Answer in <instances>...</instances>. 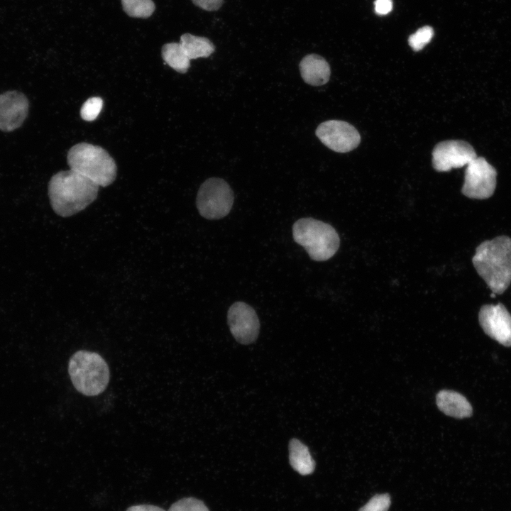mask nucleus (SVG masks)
Instances as JSON below:
<instances>
[{"mask_svg": "<svg viewBox=\"0 0 511 511\" xmlns=\"http://www.w3.org/2000/svg\"><path fill=\"white\" fill-rule=\"evenodd\" d=\"M98 191L97 184L70 169L55 173L48 183L51 207L62 217L84 209L96 199Z\"/></svg>", "mask_w": 511, "mask_h": 511, "instance_id": "1", "label": "nucleus"}, {"mask_svg": "<svg viewBox=\"0 0 511 511\" xmlns=\"http://www.w3.org/2000/svg\"><path fill=\"white\" fill-rule=\"evenodd\" d=\"M472 263L491 291L502 294L511 282V238L500 236L482 242Z\"/></svg>", "mask_w": 511, "mask_h": 511, "instance_id": "2", "label": "nucleus"}, {"mask_svg": "<svg viewBox=\"0 0 511 511\" xmlns=\"http://www.w3.org/2000/svg\"><path fill=\"white\" fill-rule=\"evenodd\" d=\"M70 169L88 178L99 187L111 185L116 177L117 166L103 148L87 143L75 144L67 156Z\"/></svg>", "mask_w": 511, "mask_h": 511, "instance_id": "3", "label": "nucleus"}, {"mask_svg": "<svg viewBox=\"0 0 511 511\" xmlns=\"http://www.w3.org/2000/svg\"><path fill=\"white\" fill-rule=\"evenodd\" d=\"M68 372L75 389L87 396L101 393L109 381V369L98 353L78 351L70 358Z\"/></svg>", "mask_w": 511, "mask_h": 511, "instance_id": "4", "label": "nucleus"}, {"mask_svg": "<svg viewBox=\"0 0 511 511\" xmlns=\"http://www.w3.org/2000/svg\"><path fill=\"white\" fill-rule=\"evenodd\" d=\"M295 241L316 261L331 258L340 244L339 236L329 224L312 218H302L292 226Z\"/></svg>", "mask_w": 511, "mask_h": 511, "instance_id": "5", "label": "nucleus"}, {"mask_svg": "<svg viewBox=\"0 0 511 511\" xmlns=\"http://www.w3.org/2000/svg\"><path fill=\"white\" fill-rule=\"evenodd\" d=\"M233 203V192L223 179L211 177L200 186L196 199L199 214L209 220L219 219L231 211Z\"/></svg>", "mask_w": 511, "mask_h": 511, "instance_id": "6", "label": "nucleus"}, {"mask_svg": "<svg viewBox=\"0 0 511 511\" xmlns=\"http://www.w3.org/2000/svg\"><path fill=\"white\" fill-rule=\"evenodd\" d=\"M496 177L495 169L484 158L477 156L466 165L461 192L472 199H488L495 189Z\"/></svg>", "mask_w": 511, "mask_h": 511, "instance_id": "7", "label": "nucleus"}, {"mask_svg": "<svg viewBox=\"0 0 511 511\" xmlns=\"http://www.w3.org/2000/svg\"><path fill=\"white\" fill-rule=\"evenodd\" d=\"M316 136L329 149L338 153H346L356 148L361 136L354 126L339 120H329L320 123Z\"/></svg>", "mask_w": 511, "mask_h": 511, "instance_id": "8", "label": "nucleus"}, {"mask_svg": "<svg viewBox=\"0 0 511 511\" xmlns=\"http://www.w3.org/2000/svg\"><path fill=\"white\" fill-rule=\"evenodd\" d=\"M477 157L473 148L461 140H449L439 143L432 151V165L439 172L450 171L467 165Z\"/></svg>", "mask_w": 511, "mask_h": 511, "instance_id": "9", "label": "nucleus"}, {"mask_svg": "<svg viewBox=\"0 0 511 511\" xmlns=\"http://www.w3.org/2000/svg\"><path fill=\"white\" fill-rule=\"evenodd\" d=\"M227 320L231 333L238 343L249 344L258 338L259 319L256 311L248 304L234 302L229 309Z\"/></svg>", "mask_w": 511, "mask_h": 511, "instance_id": "10", "label": "nucleus"}, {"mask_svg": "<svg viewBox=\"0 0 511 511\" xmlns=\"http://www.w3.org/2000/svg\"><path fill=\"white\" fill-rule=\"evenodd\" d=\"M478 320L488 336L505 346H511V315L502 303L482 306Z\"/></svg>", "mask_w": 511, "mask_h": 511, "instance_id": "11", "label": "nucleus"}, {"mask_svg": "<svg viewBox=\"0 0 511 511\" xmlns=\"http://www.w3.org/2000/svg\"><path fill=\"white\" fill-rule=\"evenodd\" d=\"M29 101L18 91H7L0 94V130L5 132L18 128L28 114Z\"/></svg>", "mask_w": 511, "mask_h": 511, "instance_id": "12", "label": "nucleus"}, {"mask_svg": "<svg viewBox=\"0 0 511 511\" xmlns=\"http://www.w3.org/2000/svg\"><path fill=\"white\" fill-rule=\"evenodd\" d=\"M300 70L303 80L312 86H320L328 82L330 67L326 60L317 54H309L300 62Z\"/></svg>", "mask_w": 511, "mask_h": 511, "instance_id": "13", "label": "nucleus"}, {"mask_svg": "<svg viewBox=\"0 0 511 511\" xmlns=\"http://www.w3.org/2000/svg\"><path fill=\"white\" fill-rule=\"evenodd\" d=\"M438 408L445 414L463 419L472 414V407L468 400L461 393L453 390L439 391L436 397Z\"/></svg>", "mask_w": 511, "mask_h": 511, "instance_id": "14", "label": "nucleus"}, {"mask_svg": "<svg viewBox=\"0 0 511 511\" xmlns=\"http://www.w3.org/2000/svg\"><path fill=\"white\" fill-rule=\"evenodd\" d=\"M289 461L292 468L302 476L312 473L315 468L308 447L297 439H292L289 443Z\"/></svg>", "mask_w": 511, "mask_h": 511, "instance_id": "15", "label": "nucleus"}, {"mask_svg": "<svg viewBox=\"0 0 511 511\" xmlns=\"http://www.w3.org/2000/svg\"><path fill=\"white\" fill-rule=\"evenodd\" d=\"M180 44L189 60L208 57L215 50L214 45L209 38L190 33L182 35Z\"/></svg>", "mask_w": 511, "mask_h": 511, "instance_id": "16", "label": "nucleus"}, {"mask_svg": "<svg viewBox=\"0 0 511 511\" xmlns=\"http://www.w3.org/2000/svg\"><path fill=\"white\" fill-rule=\"evenodd\" d=\"M161 54L165 62L180 73L187 72L190 67V60L182 50L180 43L165 44Z\"/></svg>", "mask_w": 511, "mask_h": 511, "instance_id": "17", "label": "nucleus"}, {"mask_svg": "<svg viewBox=\"0 0 511 511\" xmlns=\"http://www.w3.org/2000/svg\"><path fill=\"white\" fill-rule=\"evenodd\" d=\"M123 11L130 16L146 18L155 11L152 0H121Z\"/></svg>", "mask_w": 511, "mask_h": 511, "instance_id": "18", "label": "nucleus"}, {"mask_svg": "<svg viewBox=\"0 0 511 511\" xmlns=\"http://www.w3.org/2000/svg\"><path fill=\"white\" fill-rule=\"evenodd\" d=\"M433 35V28L426 26L412 34L408 38V43L414 50L419 51L431 41Z\"/></svg>", "mask_w": 511, "mask_h": 511, "instance_id": "19", "label": "nucleus"}, {"mask_svg": "<svg viewBox=\"0 0 511 511\" xmlns=\"http://www.w3.org/2000/svg\"><path fill=\"white\" fill-rule=\"evenodd\" d=\"M103 107V100L94 97L88 99L81 107L80 115L82 119L92 121L97 119Z\"/></svg>", "mask_w": 511, "mask_h": 511, "instance_id": "20", "label": "nucleus"}, {"mask_svg": "<svg viewBox=\"0 0 511 511\" xmlns=\"http://www.w3.org/2000/svg\"><path fill=\"white\" fill-rule=\"evenodd\" d=\"M168 511H209L205 504L194 498H185L173 503Z\"/></svg>", "mask_w": 511, "mask_h": 511, "instance_id": "21", "label": "nucleus"}, {"mask_svg": "<svg viewBox=\"0 0 511 511\" xmlns=\"http://www.w3.org/2000/svg\"><path fill=\"white\" fill-rule=\"evenodd\" d=\"M391 504L388 494L374 495L358 511H388Z\"/></svg>", "mask_w": 511, "mask_h": 511, "instance_id": "22", "label": "nucleus"}, {"mask_svg": "<svg viewBox=\"0 0 511 511\" xmlns=\"http://www.w3.org/2000/svg\"><path fill=\"white\" fill-rule=\"evenodd\" d=\"M192 1L197 6L207 11L219 9L224 3V0H192Z\"/></svg>", "mask_w": 511, "mask_h": 511, "instance_id": "23", "label": "nucleus"}, {"mask_svg": "<svg viewBox=\"0 0 511 511\" xmlns=\"http://www.w3.org/2000/svg\"><path fill=\"white\" fill-rule=\"evenodd\" d=\"M392 9V0H375V11L379 15H385Z\"/></svg>", "mask_w": 511, "mask_h": 511, "instance_id": "24", "label": "nucleus"}, {"mask_svg": "<svg viewBox=\"0 0 511 511\" xmlns=\"http://www.w3.org/2000/svg\"><path fill=\"white\" fill-rule=\"evenodd\" d=\"M126 511H165L164 509L152 505H138L128 507Z\"/></svg>", "mask_w": 511, "mask_h": 511, "instance_id": "25", "label": "nucleus"}]
</instances>
